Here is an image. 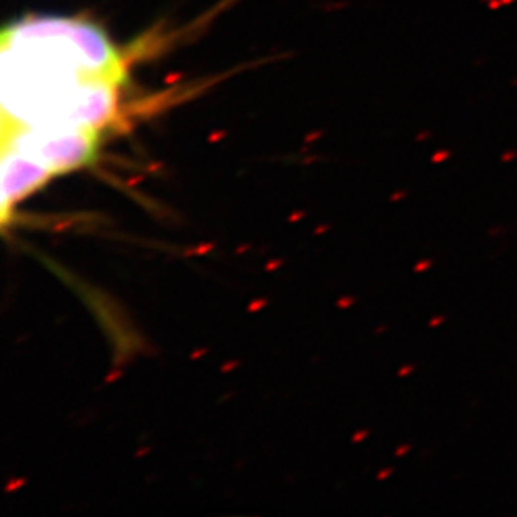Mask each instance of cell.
<instances>
[{
	"mask_svg": "<svg viewBox=\"0 0 517 517\" xmlns=\"http://www.w3.org/2000/svg\"><path fill=\"white\" fill-rule=\"evenodd\" d=\"M509 2H512V0H502V3H509Z\"/></svg>",
	"mask_w": 517,
	"mask_h": 517,
	"instance_id": "cell-2",
	"label": "cell"
},
{
	"mask_svg": "<svg viewBox=\"0 0 517 517\" xmlns=\"http://www.w3.org/2000/svg\"><path fill=\"white\" fill-rule=\"evenodd\" d=\"M2 129L100 134L117 116L126 61L100 27L24 17L2 32Z\"/></svg>",
	"mask_w": 517,
	"mask_h": 517,
	"instance_id": "cell-1",
	"label": "cell"
}]
</instances>
